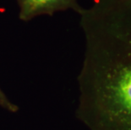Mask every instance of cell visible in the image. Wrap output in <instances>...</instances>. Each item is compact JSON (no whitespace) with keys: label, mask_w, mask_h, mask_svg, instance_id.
<instances>
[{"label":"cell","mask_w":131,"mask_h":130,"mask_svg":"<svg viewBox=\"0 0 131 130\" xmlns=\"http://www.w3.org/2000/svg\"><path fill=\"white\" fill-rule=\"evenodd\" d=\"M79 15L77 117L90 130H131V0H94Z\"/></svg>","instance_id":"cell-1"},{"label":"cell","mask_w":131,"mask_h":130,"mask_svg":"<svg viewBox=\"0 0 131 130\" xmlns=\"http://www.w3.org/2000/svg\"><path fill=\"white\" fill-rule=\"evenodd\" d=\"M19 18L30 21L40 15H52L58 11L74 10L77 14L82 9L78 0H16Z\"/></svg>","instance_id":"cell-2"},{"label":"cell","mask_w":131,"mask_h":130,"mask_svg":"<svg viewBox=\"0 0 131 130\" xmlns=\"http://www.w3.org/2000/svg\"><path fill=\"white\" fill-rule=\"evenodd\" d=\"M0 107H2L3 108L9 111V112H15L18 111V107L15 106V104L12 103L8 97L6 96V95L3 92V90L0 88Z\"/></svg>","instance_id":"cell-3"}]
</instances>
